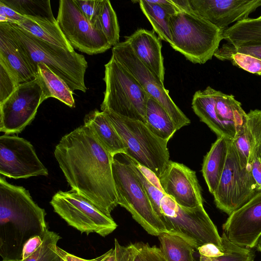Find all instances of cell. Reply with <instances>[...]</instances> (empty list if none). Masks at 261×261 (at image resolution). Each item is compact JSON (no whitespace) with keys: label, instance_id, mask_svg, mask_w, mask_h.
<instances>
[{"label":"cell","instance_id":"41","mask_svg":"<svg viewBox=\"0 0 261 261\" xmlns=\"http://www.w3.org/2000/svg\"><path fill=\"white\" fill-rule=\"evenodd\" d=\"M260 149L255 154L250 164L251 175L256 185L258 193H261V154Z\"/></svg>","mask_w":261,"mask_h":261},{"label":"cell","instance_id":"29","mask_svg":"<svg viewBox=\"0 0 261 261\" xmlns=\"http://www.w3.org/2000/svg\"><path fill=\"white\" fill-rule=\"evenodd\" d=\"M161 250L167 261H195L194 247L180 236L163 232L158 236Z\"/></svg>","mask_w":261,"mask_h":261},{"label":"cell","instance_id":"13","mask_svg":"<svg viewBox=\"0 0 261 261\" xmlns=\"http://www.w3.org/2000/svg\"><path fill=\"white\" fill-rule=\"evenodd\" d=\"M42 90L38 79L20 84L0 104V131L20 133L34 119L42 103Z\"/></svg>","mask_w":261,"mask_h":261},{"label":"cell","instance_id":"11","mask_svg":"<svg viewBox=\"0 0 261 261\" xmlns=\"http://www.w3.org/2000/svg\"><path fill=\"white\" fill-rule=\"evenodd\" d=\"M112 53V55L133 75L149 97L166 110L177 130L190 123V120L171 98L164 83L141 62L125 40L113 46Z\"/></svg>","mask_w":261,"mask_h":261},{"label":"cell","instance_id":"36","mask_svg":"<svg viewBox=\"0 0 261 261\" xmlns=\"http://www.w3.org/2000/svg\"><path fill=\"white\" fill-rule=\"evenodd\" d=\"M20 85L18 79L10 68L0 61V104L3 103Z\"/></svg>","mask_w":261,"mask_h":261},{"label":"cell","instance_id":"38","mask_svg":"<svg viewBox=\"0 0 261 261\" xmlns=\"http://www.w3.org/2000/svg\"><path fill=\"white\" fill-rule=\"evenodd\" d=\"M219 48L230 52H239L253 56L261 60V44L252 45L234 46L227 42L224 43Z\"/></svg>","mask_w":261,"mask_h":261},{"label":"cell","instance_id":"28","mask_svg":"<svg viewBox=\"0 0 261 261\" xmlns=\"http://www.w3.org/2000/svg\"><path fill=\"white\" fill-rule=\"evenodd\" d=\"M145 124L154 135L167 142L177 130L166 110L150 97L146 105Z\"/></svg>","mask_w":261,"mask_h":261},{"label":"cell","instance_id":"5","mask_svg":"<svg viewBox=\"0 0 261 261\" xmlns=\"http://www.w3.org/2000/svg\"><path fill=\"white\" fill-rule=\"evenodd\" d=\"M106 84L101 111L146 123V105L149 96L133 75L112 55L105 65Z\"/></svg>","mask_w":261,"mask_h":261},{"label":"cell","instance_id":"45","mask_svg":"<svg viewBox=\"0 0 261 261\" xmlns=\"http://www.w3.org/2000/svg\"><path fill=\"white\" fill-rule=\"evenodd\" d=\"M2 261H20V260L9 259H3Z\"/></svg>","mask_w":261,"mask_h":261},{"label":"cell","instance_id":"37","mask_svg":"<svg viewBox=\"0 0 261 261\" xmlns=\"http://www.w3.org/2000/svg\"><path fill=\"white\" fill-rule=\"evenodd\" d=\"M74 1L87 20L95 28L99 29L98 17L103 0H74Z\"/></svg>","mask_w":261,"mask_h":261},{"label":"cell","instance_id":"16","mask_svg":"<svg viewBox=\"0 0 261 261\" xmlns=\"http://www.w3.org/2000/svg\"><path fill=\"white\" fill-rule=\"evenodd\" d=\"M159 179L165 194L180 206L194 208L203 205L196 173L186 165L170 161Z\"/></svg>","mask_w":261,"mask_h":261},{"label":"cell","instance_id":"40","mask_svg":"<svg viewBox=\"0 0 261 261\" xmlns=\"http://www.w3.org/2000/svg\"><path fill=\"white\" fill-rule=\"evenodd\" d=\"M24 17L0 2V22L17 24L23 20Z\"/></svg>","mask_w":261,"mask_h":261},{"label":"cell","instance_id":"35","mask_svg":"<svg viewBox=\"0 0 261 261\" xmlns=\"http://www.w3.org/2000/svg\"><path fill=\"white\" fill-rule=\"evenodd\" d=\"M61 238L59 234L48 229L39 249L32 255L20 261H59L57 248V243Z\"/></svg>","mask_w":261,"mask_h":261},{"label":"cell","instance_id":"6","mask_svg":"<svg viewBox=\"0 0 261 261\" xmlns=\"http://www.w3.org/2000/svg\"><path fill=\"white\" fill-rule=\"evenodd\" d=\"M104 112L121 138L125 154L152 171L159 179L170 162L166 141L154 135L145 123Z\"/></svg>","mask_w":261,"mask_h":261},{"label":"cell","instance_id":"22","mask_svg":"<svg viewBox=\"0 0 261 261\" xmlns=\"http://www.w3.org/2000/svg\"><path fill=\"white\" fill-rule=\"evenodd\" d=\"M84 125L88 127L101 145L114 157L125 154L126 148L106 114L95 110L87 114Z\"/></svg>","mask_w":261,"mask_h":261},{"label":"cell","instance_id":"25","mask_svg":"<svg viewBox=\"0 0 261 261\" xmlns=\"http://www.w3.org/2000/svg\"><path fill=\"white\" fill-rule=\"evenodd\" d=\"M212 93L218 118L222 122L234 126L237 135L241 132L247 117V113L243 109L241 103L232 94H225L213 88Z\"/></svg>","mask_w":261,"mask_h":261},{"label":"cell","instance_id":"43","mask_svg":"<svg viewBox=\"0 0 261 261\" xmlns=\"http://www.w3.org/2000/svg\"><path fill=\"white\" fill-rule=\"evenodd\" d=\"M197 250L199 255L206 257H216L224 254L223 246L219 247L213 243L204 244L199 247Z\"/></svg>","mask_w":261,"mask_h":261},{"label":"cell","instance_id":"33","mask_svg":"<svg viewBox=\"0 0 261 261\" xmlns=\"http://www.w3.org/2000/svg\"><path fill=\"white\" fill-rule=\"evenodd\" d=\"M221 237L224 250L223 255L210 257L199 255L198 260L195 261H254L256 250L254 248L242 247L233 244L224 232Z\"/></svg>","mask_w":261,"mask_h":261},{"label":"cell","instance_id":"19","mask_svg":"<svg viewBox=\"0 0 261 261\" xmlns=\"http://www.w3.org/2000/svg\"><path fill=\"white\" fill-rule=\"evenodd\" d=\"M0 61L14 73L20 84L36 79V74L7 22H0Z\"/></svg>","mask_w":261,"mask_h":261},{"label":"cell","instance_id":"26","mask_svg":"<svg viewBox=\"0 0 261 261\" xmlns=\"http://www.w3.org/2000/svg\"><path fill=\"white\" fill-rule=\"evenodd\" d=\"M15 24L43 41L71 51L74 50L64 36L57 22L25 17L23 20Z\"/></svg>","mask_w":261,"mask_h":261},{"label":"cell","instance_id":"47","mask_svg":"<svg viewBox=\"0 0 261 261\" xmlns=\"http://www.w3.org/2000/svg\"><path fill=\"white\" fill-rule=\"evenodd\" d=\"M260 154H261V150H260Z\"/></svg>","mask_w":261,"mask_h":261},{"label":"cell","instance_id":"48","mask_svg":"<svg viewBox=\"0 0 261 261\" xmlns=\"http://www.w3.org/2000/svg\"><path fill=\"white\" fill-rule=\"evenodd\" d=\"M59 261H60V260H59Z\"/></svg>","mask_w":261,"mask_h":261},{"label":"cell","instance_id":"7","mask_svg":"<svg viewBox=\"0 0 261 261\" xmlns=\"http://www.w3.org/2000/svg\"><path fill=\"white\" fill-rule=\"evenodd\" d=\"M112 167L118 205L128 211L149 234L158 237L167 232L144 187L129 166L114 156Z\"/></svg>","mask_w":261,"mask_h":261},{"label":"cell","instance_id":"31","mask_svg":"<svg viewBox=\"0 0 261 261\" xmlns=\"http://www.w3.org/2000/svg\"><path fill=\"white\" fill-rule=\"evenodd\" d=\"M0 2L23 16L57 22L54 16L49 0H1Z\"/></svg>","mask_w":261,"mask_h":261},{"label":"cell","instance_id":"24","mask_svg":"<svg viewBox=\"0 0 261 261\" xmlns=\"http://www.w3.org/2000/svg\"><path fill=\"white\" fill-rule=\"evenodd\" d=\"M36 78L42 90V102L48 98L53 97L69 107H75L73 91L46 65L38 64Z\"/></svg>","mask_w":261,"mask_h":261},{"label":"cell","instance_id":"4","mask_svg":"<svg viewBox=\"0 0 261 261\" xmlns=\"http://www.w3.org/2000/svg\"><path fill=\"white\" fill-rule=\"evenodd\" d=\"M170 46L194 64H203L212 59L223 39V31L188 11L171 15Z\"/></svg>","mask_w":261,"mask_h":261},{"label":"cell","instance_id":"46","mask_svg":"<svg viewBox=\"0 0 261 261\" xmlns=\"http://www.w3.org/2000/svg\"><path fill=\"white\" fill-rule=\"evenodd\" d=\"M259 17L260 18H261V15H260L259 17Z\"/></svg>","mask_w":261,"mask_h":261},{"label":"cell","instance_id":"12","mask_svg":"<svg viewBox=\"0 0 261 261\" xmlns=\"http://www.w3.org/2000/svg\"><path fill=\"white\" fill-rule=\"evenodd\" d=\"M56 20L73 48L93 55L104 53L112 47L103 33L84 16L74 0L59 1Z\"/></svg>","mask_w":261,"mask_h":261},{"label":"cell","instance_id":"14","mask_svg":"<svg viewBox=\"0 0 261 261\" xmlns=\"http://www.w3.org/2000/svg\"><path fill=\"white\" fill-rule=\"evenodd\" d=\"M0 173L10 178L47 176L33 145L23 138L4 134L0 137Z\"/></svg>","mask_w":261,"mask_h":261},{"label":"cell","instance_id":"21","mask_svg":"<svg viewBox=\"0 0 261 261\" xmlns=\"http://www.w3.org/2000/svg\"><path fill=\"white\" fill-rule=\"evenodd\" d=\"M212 88L207 86L203 90H198L193 96L192 108L200 120L205 123L217 136L234 140L237 129L232 125L222 122L215 110Z\"/></svg>","mask_w":261,"mask_h":261},{"label":"cell","instance_id":"18","mask_svg":"<svg viewBox=\"0 0 261 261\" xmlns=\"http://www.w3.org/2000/svg\"><path fill=\"white\" fill-rule=\"evenodd\" d=\"M154 31L139 29L125 37L133 51L141 62L163 83L165 67L161 39Z\"/></svg>","mask_w":261,"mask_h":261},{"label":"cell","instance_id":"9","mask_svg":"<svg viewBox=\"0 0 261 261\" xmlns=\"http://www.w3.org/2000/svg\"><path fill=\"white\" fill-rule=\"evenodd\" d=\"M50 203L55 212L81 233L94 232L105 237L117 227L111 216L74 190L58 191Z\"/></svg>","mask_w":261,"mask_h":261},{"label":"cell","instance_id":"44","mask_svg":"<svg viewBox=\"0 0 261 261\" xmlns=\"http://www.w3.org/2000/svg\"><path fill=\"white\" fill-rule=\"evenodd\" d=\"M255 248L257 251L261 253V237H260Z\"/></svg>","mask_w":261,"mask_h":261},{"label":"cell","instance_id":"42","mask_svg":"<svg viewBox=\"0 0 261 261\" xmlns=\"http://www.w3.org/2000/svg\"><path fill=\"white\" fill-rule=\"evenodd\" d=\"M113 248L111 249L101 255L91 259H86L71 254L61 248L57 247V251L60 261H105L110 256Z\"/></svg>","mask_w":261,"mask_h":261},{"label":"cell","instance_id":"17","mask_svg":"<svg viewBox=\"0 0 261 261\" xmlns=\"http://www.w3.org/2000/svg\"><path fill=\"white\" fill-rule=\"evenodd\" d=\"M195 14L223 31L242 21L261 6V0H189Z\"/></svg>","mask_w":261,"mask_h":261},{"label":"cell","instance_id":"39","mask_svg":"<svg viewBox=\"0 0 261 261\" xmlns=\"http://www.w3.org/2000/svg\"><path fill=\"white\" fill-rule=\"evenodd\" d=\"M45 233L32 237L25 243L22 248L21 260L29 257L39 249L43 243Z\"/></svg>","mask_w":261,"mask_h":261},{"label":"cell","instance_id":"10","mask_svg":"<svg viewBox=\"0 0 261 261\" xmlns=\"http://www.w3.org/2000/svg\"><path fill=\"white\" fill-rule=\"evenodd\" d=\"M258 193L250 168L243 167L231 140L225 167L213 194L217 208L230 215Z\"/></svg>","mask_w":261,"mask_h":261},{"label":"cell","instance_id":"34","mask_svg":"<svg viewBox=\"0 0 261 261\" xmlns=\"http://www.w3.org/2000/svg\"><path fill=\"white\" fill-rule=\"evenodd\" d=\"M221 61H229L233 65L251 73L261 76V60L239 52H230L219 48L214 55Z\"/></svg>","mask_w":261,"mask_h":261},{"label":"cell","instance_id":"15","mask_svg":"<svg viewBox=\"0 0 261 261\" xmlns=\"http://www.w3.org/2000/svg\"><path fill=\"white\" fill-rule=\"evenodd\" d=\"M222 228L233 244L255 248L261 237V193L229 215Z\"/></svg>","mask_w":261,"mask_h":261},{"label":"cell","instance_id":"20","mask_svg":"<svg viewBox=\"0 0 261 261\" xmlns=\"http://www.w3.org/2000/svg\"><path fill=\"white\" fill-rule=\"evenodd\" d=\"M241 164L250 168V164L261 147V110H251L247 113L241 132L233 140Z\"/></svg>","mask_w":261,"mask_h":261},{"label":"cell","instance_id":"3","mask_svg":"<svg viewBox=\"0 0 261 261\" xmlns=\"http://www.w3.org/2000/svg\"><path fill=\"white\" fill-rule=\"evenodd\" d=\"M8 24L36 75L38 64L43 63L63 80L73 91L86 92L84 77L88 63L84 55L39 39L14 23Z\"/></svg>","mask_w":261,"mask_h":261},{"label":"cell","instance_id":"27","mask_svg":"<svg viewBox=\"0 0 261 261\" xmlns=\"http://www.w3.org/2000/svg\"><path fill=\"white\" fill-rule=\"evenodd\" d=\"M105 261L167 260L160 248L155 246L139 242L124 246L115 239L114 248Z\"/></svg>","mask_w":261,"mask_h":261},{"label":"cell","instance_id":"1","mask_svg":"<svg viewBox=\"0 0 261 261\" xmlns=\"http://www.w3.org/2000/svg\"><path fill=\"white\" fill-rule=\"evenodd\" d=\"M54 155L71 189L111 216L118 205L112 173L114 157L90 129L83 125L64 135Z\"/></svg>","mask_w":261,"mask_h":261},{"label":"cell","instance_id":"30","mask_svg":"<svg viewBox=\"0 0 261 261\" xmlns=\"http://www.w3.org/2000/svg\"><path fill=\"white\" fill-rule=\"evenodd\" d=\"M140 9L151 24L153 31L159 37L170 44L172 43V37L169 25V14L160 6L153 3L152 0H140Z\"/></svg>","mask_w":261,"mask_h":261},{"label":"cell","instance_id":"8","mask_svg":"<svg viewBox=\"0 0 261 261\" xmlns=\"http://www.w3.org/2000/svg\"><path fill=\"white\" fill-rule=\"evenodd\" d=\"M161 208L167 232L184 238L196 250L207 243L222 246L221 237L203 205L185 208L165 195L161 200Z\"/></svg>","mask_w":261,"mask_h":261},{"label":"cell","instance_id":"32","mask_svg":"<svg viewBox=\"0 0 261 261\" xmlns=\"http://www.w3.org/2000/svg\"><path fill=\"white\" fill-rule=\"evenodd\" d=\"M98 28L112 46L120 42V29L117 15L109 0L102 1L98 17Z\"/></svg>","mask_w":261,"mask_h":261},{"label":"cell","instance_id":"23","mask_svg":"<svg viewBox=\"0 0 261 261\" xmlns=\"http://www.w3.org/2000/svg\"><path fill=\"white\" fill-rule=\"evenodd\" d=\"M230 139L219 137L204 156L202 172L209 191L213 195L219 184L228 152Z\"/></svg>","mask_w":261,"mask_h":261},{"label":"cell","instance_id":"2","mask_svg":"<svg viewBox=\"0 0 261 261\" xmlns=\"http://www.w3.org/2000/svg\"><path fill=\"white\" fill-rule=\"evenodd\" d=\"M45 215L28 190L8 182L1 176L0 255L3 259L21 260L25 243L48 229Z\"/></svg>","mask_w":261,"mask_h":261}]
</instances>
